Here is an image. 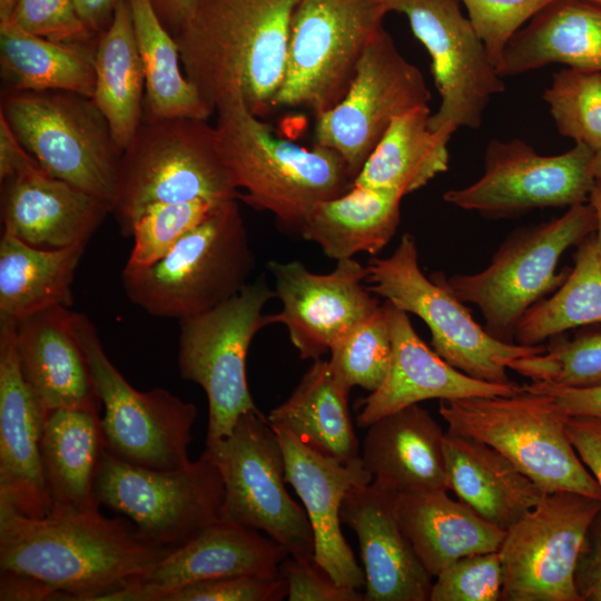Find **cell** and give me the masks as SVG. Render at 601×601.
<instances>
[{"mask_svg": "<svg viewBox=\"0 0 601 601\" xmlns=\"http://www.w3.org/2000/svg\"><path fill=\"white\" fill-rule=\"evenodd\" d=\"M170 551L99 510L32 518L0 501V570L36 578L61 600L104 601L141 580Z\"/></svg>", "mask_w": 601, "mask_h": 601, "instance_id": "6da1fadb", "label": "cell"}, {"mask_svg": "<svg viewBox=\"0 0 601 601\" xmlns=\"http://www.w3.org/2000/svg\"><path fill=\"white\" fill-rule=\"evenodd\" d=\"M299 1L197 0L174 37L185 76L214 111L236 92L259 118L275 107Z\"/></svg>", "mask_w": 601, "mask_h": 601, "instance_id": "7a4b0ae2", "label": "cell"}, {"mask_svg": "<svg viewBox=\"0 0 601 601\" xmlns=\"http://www.w3.org/2000/svg\"><path fill=\"white\" fill-rule=\"evenodd\" d=\"M215 111V147L238 200L272 213L283 226L299 233L316 205L353 187L336 151L318 145L308 149L275 136L240 92L223 99Z\"/></svg>", "mask_w": 601, "mask_h": 601, "instance_id": "3957f363", "label": "cell"}, {"mask_svg": "<svg viewBox=\"0 0 601 601\" xmlns=\"http://www.w3.org/2000/svg\"><path fill=\"white\" fill-rule=\"evenodd\" d=\"M255 268L237 199L217 205L162 258L121 273L129 300L157 317L181 319L210 311L238 294Z\"/></svg>", "mask_w": 601, "mask_h": 601, "instance_id": "277c9868", "label": "cell"}, {"mask_svg": "<svg viewBox=\"0 0 601 601\" xmlns=\"http://www.w3.org/2000/svg\"><path fill=\"white\" fill-rule=\"evenodd\" d=\"M439 412L447 431L494 447L544 493L571 491L601 500L568 435V415L550 395L523 386L513 395L441 400Z\"/></svg>", "mask_w": 601, "mask_h": 601, "instance_id": "5b68a950", "label": "cell"}, {"mask_svg": "<svg viewBox=\"0 0 601 601\" xmlns=\"http://www.w3.org/2000/svg\"><path fill=\"white\" fill-rule=\"evenodd\" d=\"M594 231L591 205H574L555 219L514 230L483 270L450 277L433 273L431 278L461 302L476 305L491 336L514 343L516 325L526 311L565 280L570 268L556 272L563 253Z\"/></svg>", "mask_w": 601, "mask_h": 601, "instance_id": "8992f818", "label": "cell"}, {"mask_svg": "<svg viewBox=\"0 0 601 601\" xmlns=\"http://www.w3.org/2000/svg\"><path fill=\"white\" fill-rule=\"evenodd\" d=\"M238 196L207 120H141L121 156L114 213L121 231L130 235L151 205L197 199L219 204Z\"/></svg>", "mask_w": 601, "mask_h": 601, "instance_id": "52a82bcc", "label": "cell"}, {"mask_svg": "<svg viewBox=\"0 0 601 601\" xmlns=\"http://www.w3.org/2000/svg\"><path fill=\"white\" fill-rule=\"evenodd\" d=\"M0 114L47 174L114 211L122 152L91 98L69 91H2Z\"/></svg>", "mask_w": 601, "mask_h": 601, "instance_id": "ba28073f", "label": "cell"}, {"mask_svg": "<svg viewBox=\"0 0 601 601\" xmlns=\"http://www.w3.org/2000/svg\"><path fill=\"white\" fill-rule=\"evenodd\" d=\"M204 453L224 483L219 520L264 532L290 558L314 562L309 520L285 487L284 453L259 411L242 415L228 436L206 442Z\"/></svg>", "mask_w": 601, "mask_h": 601, "instance_id": "9c48e42d", "label": "cell"}, {"mask_svg": "<svg viewBox=\"0 0 601 601\" xmlns=\"http://www.w3.org/2000/svg\"><path fill=\"white\" fill-rule=\"evenodd\" d=\"M368 289L400 309L420 317L430 328L433 349L450 365L476 380L508 384V363L536 355L546 347L494 338L442 284L421 270L415 239L402 235L394 252L366 265Z\"/></svg>", "mask_w": 601, "mask_h": 601, "instance_id": "30bf717a", "label": "cell"}, {"mask_svg": "<svg viewBox=\"0 0 601 601\" xmlns=\"http://www.w3.org/2000/svg\"><path fill=\"white\" fill-rule=\"evenodd\" d=\"M388 12L384 0H300L275 107H304L316 116L335 107Z\"/></svg>", "mask_w": 601, "mask_h": 601, "instance_id": "8fae6325", "label": "cell"}, {"mask_svg": "<svg viewBox=\"0 0 601 601\" xmlns=\"http://www.w3.org/2000/svg\"><path fill=\"white\" fill-rule=\"evenodd\" d=\"M274 297L260 277L210 311L179 319V373L206 394V442L228 436L242 415L258 411L246 361L255 335L270 325L263 309Z\"/></svg>", "mask_w": 601, "mask_h": 601, "instance_id": "7c38bea8", "label": "cell"}, {"mask_svg": "<svg viewBox=\"0 0 601 601\" xmlns=\"http://www.w3.org/2000/svg\"><path fill=\"white\" fill-rule=\"evenodd\" d=\"M100 504L129 518L160 546L177 549L217 522L224 483L213 461L200 457L175 470H157L102 451L95 483Z\"/></svg>", "mask_w": 601, "mask_h": 601, "instance_id": "4fadbf2b", "label": "cell"}, {"mask_svg": "<svg viewBox=\"0 0 601 601\" xmlns=\"http://www.w3.org/2000/svg\"><path fill=\"white\" fill-rule=\"evenodd\" d=\"M75 328L104 408L100 426L105 447L118 459L145 467L188 465L195 404L165 388L136 390L109 359L86 315L76 313Z\"/></svg>", "mask_w": 601, "mask_h": 601, "instance_id": "5bb4252c", "label": "cell"}, {"mask_svg": "<svg viewBox=\"0 0 601 601\" xmlns=\"http://www.w3.org/2000/svg\"><path fill=\"white\" fill-rule=\"evenodd\" d=\"M430 99L422 72L383 28L366 47L343 99L316 116L315 145L336 151L355 179L393 120L428 106Z\"/></svg>", "mask_w": 601, "mask_h": 601, "instance_id": "9a60e30c", "label": "cell"}, {"mask_svg": "<svg viewBox=\"0 0 601 601\" xmlns=\"http://www.w3.org/2000/svg\"><path fill=\"white\" fill-rule=\"evenodd\" d=\"M601 500L571 491L544 493L505 531L499 549L502 601H581L573 574Z\"/></svg>", "mask_w": 601, "mask_h": 601, "instance_id": "2e32d148", "label": "cell"}, {"mask_svg": "<svg viewBox=\"0 0 601 601\" xmlns=\"http://www.w3.org/2000/svg\"><path fill=\"white\" fill-rule=\"evenodd\" d=\"M403 13L432 60L440 106L428 125L452 135L460 127L477 129L492 98L505 90L503 78L460 0H384Z\"/></svg>", "mask_w": 601, "mask_h": 601, "instance_id": "e0dca14e", "label": "cell"}, {"mask_svg": "<svg viewBox=\"0 0 601 601\" xmlns=\"http://www.w3.org/2000/svg\"><path fill=\"white\" fill-rule=\"evenodd\" d=\"M593 151L575 144L558 155H540L521 139H492L483 175L444 193L446 203L487 217H508L536 208L588 203L595 177Z\"/></svg>", "mask_w": 601, "mask_h": 601, "instance_id": "ac0fdd59", "label": "cell"}, {"mask_svg": "<svg viewBox=\"0 0 601 601\" xmlns=\"http://www.w3.org/2000/svg\"><path fill=\"white\" fill-rule=\"evenodd\" d=\"M268 269L282 303L280 312L268 314L269 324L285 325L302 359L322 358L381 305L365 284L366 266L354 258L337 260L327 274L298 260H272Z\"/></svg>", "mask_w": 601, "mask_h": 601, "instance_id": "d6986e66", "label": "cell"}, {"mask_svg": "<svg viewBox=\"0 0 601 601\" xmlns=\"http://www.w3.org/2000/svg\"><path fill=\"white\" fill-rule=\"evenodd\" d=\"M273 428L284 453L286 482L302 500L312 526L314 562L343 587H365L364 570L341 529V506L353 486L368 484L373 476L361 456L349 461L326 456L288 432Z\"/></svg>", "mask_w": 601, "mask_h": 601, "instance_id": "ffe728a7", "label": "cell"}, {"mask_svg": "<svg viewBox=\"0 0 601 601\" xmlns=\"http://www.w3.org/2000/svg\"><path fill=\"white\" fill-rule=\"evenodd\" d=\"M397 492L376 481L353 486L341 521L358 539L364 601H430L433 577L417 558L396 510Z\"/></svg>", "mask_w": 601, "mask_h": 601, "instance_id": "44dd1931", "label": "cell"}, {"mask_svg": "<svg viewBox=\"0 0 601 601\" xmlns=\"http://www.w3.org/2000/svg\"><path fill=\"white\" fill-rule=\"evenodd\" d=\"M45 410L24 381L16 325L0 324V501L32 518L50 512L40 461Z\"/></svg>", "mask_w": 601, "mask_h": 601, "instance_id": "7402d4cb", "label": "cell"}, {"mask_svg": "<svg viewBox=\"0 0 601 601\" xmlns=\"http://www.w3.org/2000/svg\"><path fill=\"white\" fill-rule=\"evenodd\" d=\"M390 323L393 343L390 370L383 384L358 401V427L366 428L376 420L422 401L513 395L523 390L514 382L490 383L453 367L421 339L407 313L392 303Z\"/></svg>", "mask_w": 601, "mask_h": 601, "instance_id": "603a6c76", "label": "cell"}, {"mask_svg": "<svg viewBox=\"0 0 601 601\" xmlns=\"http://www.w3.org/2000/svg\"><path fill=\"white\" fill-rule=\"evenodd\" d=\"M288 556L282 545L260 531L218 520L130 584L126 600L159 601L168 591L224 577H277Z\"/></svg>", "mask_w": 601, "mask_h": 601, "instance_id": "cb8c5ba5", "label": "cell"}, {"mask_svg": "<svg viewBox=\"0 0 601 601\" xmlns=\"http://www.w3.org/2000/svg\"><path fill=\"white\" fill-rule=\"evenodd\" d=\"M111 208L41 166L1 181L2 233L43 249L87 245Z\"/></svg>", "mask_w": 601, "mask_h": 601, "instance_id": "d4e9b609", "label": "cell"}, {"mask_svg": "<svg viewBox=\"0 0 601 601\" xmlns=\"http://www.w3.org/2000/svg\"><path fill=\"white\" fill-rule=\"evenodd\" d=\"M76 312L51 306L16 325L22 376L45 412L59 408L99 410L90 368L75 328Z\"/></svg>", "mask_w": 601, "mask_h": 601, "instance_id": "484cf974", "label": "cell"}, {"mask_svg": "<svg viewBox=\"0 0 601 601\" xmlns=\"http://www.w3.org/2000/svg\"><path fill=\"white\" fill-rule=\"evenodd\" d=\"M444 437L428 411L413 404L370 424L359 456L373 481L397 493L449 490Z\"/></svg>", "mask_w": 601, "mask_h": 601, "instance_id": "4316f807", "label": "cell"}, {"mask_svg": "<svg viewBox=\"0 0 601 601\" xmlns=\"http://www.w3.org/2000/svg\"><path fill=\"white\" fill-rule=\"evenodd\" d=\"M447 486L489 523L506 531L533 509L544 492L489 444L445 432Z\"/></svg>", "mask_w": 601, "mask_h": 601, "instance_id": "83f0119b", "label": "cell"}, {"mask_svg": "<svg viewBox=\"0 0 601 601\" xmlns=\"http://www.w3.org/2000/svg\"><path fill=\"white\" fill-rule=\"evenodd\" d=\"M104 449L98 411L59 408L45 413L40 461L49 513L99 510L95 483Z\"/></svg>", "mask_w": 601, "mask_h": 601, "instance_id": "f1b7e54d", "label": "cell"}, {"mask_svg": "<svg viewBox=\"0 0 601 601\" xmlns=\"http://www.w3.org/2000/svg\"><path fill=\"white\" fill-rule=\"evenodd\" d=\"M549 63L601 71V6L554 0L508 42L496 68L502 78Z\"/></svg>", "mask_w": 601, "mask_h": 601, "instance_id": "f546056e", "label": "cell"}, {"mask_svg": "<svg viewBox=\"0 0 601 601\" xmlns=\"http://www.w3.org/2000/svg\"><path fill=\"white\" fill-rule=\"evenodd\" d=\"M400 523L417 558L434 578L453 561L497 551L505 531L489 523L445 489L396 495Z\"/></svg>", "mask_w": 601, "mask_h": 601, "instance_id": "4dcf8cb0", "label": "cell"}, {"mask_svg": "<svg viewBox=\"0 0 601 601\" xmlns=\"http://www.w3.org/2000/svg\"><path fill=\"white\" fill-rule=\"evenodd\" d=\"M403 197L393 189L353 186L316 205L299 234L336 262L358 253L376 255L396 231Z\"/></svg>", "mask_w": 601, "mask_h": 601, "instance_id": "1f68e13d", "label": "cell"}, {"mask_svg": "<svg viewBox=\"0 0 601 601\" xmlns=\"http://www.w3.org/2000/svg\"><path fill=\"white\" fill-rule=\"evenodd\" d=\"M92 100L124 154L142 120L145 76L129 0H119L95 48Z\"/></svg>", "mask_w": 601, "mask_h": 601, "instance_id": "d6a6232c", "label": "cell"}, {"mask_svg": "<svg viewBox=\"0 0 601 601\" xmlns=\"http://www.w3.org/2000/svg\"><path fill=\"white\" fill-rule=\"evenodd\" d=\"M95 48L89 42L52 41L0 22L2 91H69L92 99Z\"/></svg>", "mask_w": 601, "mask_h": 601, "instance_id": "836d02e7", "label": "cell"}, {"mask_svg": "<svg viewBox=\"0 0 601 601\" xmlns=\"http://www.w3.org/2000/svg\"><path fill=\"white\" fill-rule=\"evenodd\" d=\"M348 394L334 376L329 362L318 358L267 420L312 450L349 461L359 456V445L349 415Z\"/></svg>", "mask_w": 601, "mask_h": 601, "instance_id": "e575fe53", "label": "cell"}, {"mask_svg": "<svg viewBox=\"0 0 601 601\" xmlns=\"http://www.w3.org/2000/svg\"><path fill=\"white\" fill-rule=\"evenodd\" d=\"M86 245L61 249L30 246L2 233L0 240V324L51 306L73 304L72 283Z\"/></svg>", "mask_w": 601, "mask_h": 601, "instance_id": "d590c367", "label": "cell"}, {"mask_svg": "<svg viewBox=\"0 0 601 601\" xmlns=\"http://www.w3.org/2000/svg\"><path fill=\"white\" fill-rule=\"evenodd\" d=\"M431 114L428 106H422L395 118L353 186L393 189L406 196L446 171L452 135L431 129Z\"/></svg>", "mask_w": 601, "mask_h": 601, "instance_id": "8d00e7d4", "label": "cell"}, {"mask_svg": "<svg viewBox=\"0 0 601 601\" xmlns=\"http://www.w3.org/2000/svg\"><path fill=\"white\" fill-rule=\"evenodd\" d=\"M145 76L142 120H208L214 110L185 76L178 45L151 0H129Z\"/></svg>", "mask_w": 601, "mask_h": 601, "instance_id": "74e56055", "label": "cell"}, {"mask_svg": "<svg viewBox=\"0 0 601 601\" xmlns=\"http://www.w3.org/2000/svg\"><path fill=\"white\" fill-rule=\"evenodd\" d=\"M577 247L574 266L563 284L520 319L514 333L518 344L540 345L574 327L601 325V250L593 234Z\"/></svg>", "mask_w": 601, "mask_h": 601, "instance_id": "f35d334b", "label": "cell"}, {"mask_svg": "<svg viewBox=\"0 0 601 601\" xmlns=\"http://www.w3.org/2000/svg\"><path fill=\"white\" fill-rule=\"evenodd\" d=\"M329 353L332 372L344 388L359 386L371 393L376 391L388 373L393 354L390 303H381Z\"/></svg>", "mask_w": 601, "mask_h": 601, "instance_id": "ab89813d", "label": "cell"}, {"mask_svg": "<svg viewBox=\"0 0 601 601\" xmlns=\"http://www.w3.org/2000/svg\"><path fill=\"white\" fill-rule=\"evenodd\" d=\"M542 98L562 136L593 152L601 148V71L563 68Z\"/></svg>", "mask_w": 601, "mask_h": 601, "instance_id": "60d3db41", "label": "cell"}, {"mask_svg": "<svg viewBox=\"0 0 601 601\" xmlns=\"http://www.w3.org/2000/svg\"><path fill=\"white\" fill-rule=\"evenodd\" d=\"M219 204L197 199L146 208L132 226L134 245L122 273L140 272L158 262Z\"/></svg>", "mask_w": 601, "mask_h": 601, "instance_id": "b9f144b4", "label": "cell"}, {"mask_svg": "<svg viewBox=\"0 0 601 601\" xmlns=\"http://www.w3.org/2000/svg\"><path fill=\"white\" fill-rule=\"evenodd\" d=\"M508 368L532 382L584 387L601 384V333L556 339L544 352L512 359Z\"/></svg>", "mask_w": 601, "mask_h": 601, "instance_id": "7bdbcfd3", "label": "cell"}, {"mask_svg": "<svg viewBox=\"0 0 601 601\" xmlns=\"http://www.w3.org/2000/svg\"><path fill=\"white\" fill-rule=\"evenodd\" d=\"M434 578L430 601H497L503 584L499 550L462 556Z\"/></svg>", "mask_w": 601, "mask_h": 601, "instance_id": "ee69618b", "label": "cell"}, {"mask_svg": "<svg viewBox=\"0 0 601 601\" xmlns=\"http://www.w3.org/2000/svg\"><path fill=\"white\" fill-rule=\"evenodd\" d=\"M477 36L497 68L511 38L554 0H460Z\"/></svg>", "mask_w": 601, "mask_h": 601, "instance_id": "f6af8a7d", "label": "cell"}, {"mask_svg": "<svg viewBox=\"0 0 601 601\" xmlns=\"http://www.w3.org/2000/svg\"><path fill=\"white\" fill-rule=\"evenodd\" d=\"M287 597L284 578L242 574L187 584L159 601H280Z\"/></svg>", "mask_w": 601, "mask_h": 601, "instance_id": "bcb514c9", "label": "cell"}, {"mask_svg": "<svg viewBox=\"0 0 601 601\" xmlns=\"http://www.w3.org/2000/svg\"><path fill=\"white\" fill-rule=\"evenodd\" d=\"M9 20L52 41L89 42L95 35L79 17L73 0H17Z\"/></svg>", "mask_w": 601, "mask_h": 601, "instance_id": "7dc6e473", "label": "cell"}, {"mask_svg": "<svg viewBox=\"0 0 601 601\" xmlns=\"http://www.w3.org/2000/svg\"><path fill=\"white\" fill-rule=\"evenodd\" d=\"M279 574L287 584L289 601H364L358 589L336 583L315 562H299L289 556Z\"/></svg>", "mask_w": 601, "mask_h": 601, "instance_id": "c3c4849f", "label": "cell"}, {"mask_svg": "<svg viewBox=\"0 0 601 601\" xmlns=\"http://www.w3.org/2000/svg\"><path fill=\"white\" fill-rule=\"evenodd\" d=\"M573 581L581 601H601V510L583 539Z\"/></svg>", "mask_w": 601, "mask_h": 601, "instance_id": "681fc988", "label": "cell"}, {"mask_svg": "<svg viewBox=\"0 0 601 601\" xmlns=\"http://www.w3.org/2000/svg\"><path fill=\"white\" fill-rule=\"evenodd\" d=\"M523 386L526 390L550 395L568 416H588L601 420V384L572 387L532 382Z\"/></svg>", "mask_w": 601, "mask_h": 601, "instance_id": "f907efd6", "label": "cell"}, {"mask_svg": "<svg viewBox=\"0 0 601 601\" xmlns=\"http://www.w3.org/2000/svg\"><path fill=\"white\" fill-rule=\"evenodd\" d=\"M566 432L579 457L601 489V420L568 416Z\"/></svg>", "mask_w": 601, "mask_h": 601, "instance_id": "816d5d0a", "label": "cell"}, {"mask_svg": "<svg viewBox=\"0 0 601 601\" xmlns=\"http://www.w3.org/2000/svg\"><path fill=\"white\" fill-rule=\"evenodd\" d=\"M1 601H51L61 600L58 591L30 575L0 570Z\"/></svg>", "mask_w": 601, "mask_h": 601, "instance_id": "f5cc1de1", "label": "cell"}, {"mask_svg": "<svg viewBox=\"0 0 601 601\" xmlns=\"http://www.w3.org/2000/svg\"><path fill=\"white\" fill-rule=\"evenodd\" d=\"M39 166L0 114V181Z\"/></svg>", "mask_w": 601, "mask_h": 601, "instance_id": "db71d44e", "label": "cell"}, {"mask_svg": "<svg viewBox=\"0 0 601 601\" xmlns=\"http://www.w3.org/2000/svg\"><path fill=\"white\" fill-rule=\"evenodd\" d=\"M77 12L91 32H102L110 23L119 0H73Z\"/></svg>", "mask_w": 601, "mask_h": 601, "instance_id": "11a10c76", "label": "cell"}, {"mask_svg": "<svg viewBox=\"0 0 601 601\" xmlns=\"http://www.w3.org/2000/svg\"><path fill=\"white\" fill-rule=\"evenodd\" d=\"M151 2L165 27L175 36L190 18L197 0H151Z\"/></svg>", "mask_w": 601, "mask_h": 601, "instance_id": "9f6ffc18", "label": "cell"}, {"mask_svg": "<svg viewBox=\"0 0 601 601\" xmlns=\"http://www.w3.org/2000/svg\"><path fill=\"white\" fill-rule=\"evenodd\" d=\"M588 203L591 205L595 217L594 238L601 250V178H595Z\"/></svg>", "mask_w": 601, "mask_h": 601, "instance_id": "6f0895ef", "label": "cell"}, {"mask_svg": "<svg viewBox=\"0 0 601 601\" xmlns=\"http://www.w3.org/2000/svg\"><path fill=\"white\" fill-rule=\"evenodd\" d=\"M17 0H0V22H4L10 19Z\"/></svg>", "mask_w": 601, "mask_h": 601, "instance_id": "680465c9", "label": "cell"}, {"mask_svg": "<svg viewBox=\"0 0 601 601\" xmlns=\"http://www.w3.org/2000/svg\"><path fill=\"white\" fill-rule=\"evenodd\" d=\"M592 171L595 178H601V148L593 152Z\"/></svg>", "mask_w": 601, "mask_h": 601, "instance_id": "91938a15", "label": "cell"}, {"mask_svg": "<svg viewBox=\"0 0 601 601\" xmlns=\"http://www.w3.org/2000/svg\"><path fill=\"white\" fill-rule=\"evenodd\" d=\"M582 1H587V2H591V3H594V4L601 6V0H582Z\"/></svg>", "mask_w": 601, "mask_h": 601, "instance_id": "94428289", "label": "cell"}]
</instances>
